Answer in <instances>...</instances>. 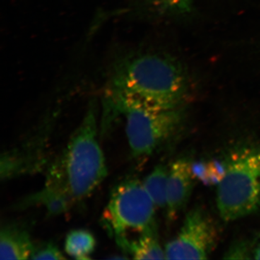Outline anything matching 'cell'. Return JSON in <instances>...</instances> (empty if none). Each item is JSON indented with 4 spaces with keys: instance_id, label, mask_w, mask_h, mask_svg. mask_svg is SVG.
I'll list each match as a JSON object with an SVG mask.
<instances>
[{
    "instance_id": "1",
    "label": "cell",
    "mask_w": 260,
    "mask_h": 260,
    "mask_svg": "<svg viewBox=\"0 0 260 260\" xmlns=\"http://www.w3.org/2000/svg\"><path fill=\"white\" fill-rule=\"evenodd\" d=\"M182 71L167 56L155 53H131L116 61L107 96L176 109L185 95Z\"/></svg>"
},
{
    "instance_id": "2",
    "label": "cell",
    "mask_w": 260,
    "mask_h": 260,
    "mask_svg": "<svg viewBox=\"0 0 260 260\" xmlns=\"http://www.w3.org/2000/svg\"><path fill=\"white\" fill-rule=\"evenodd\" d=\"M74 203L85 199L107 175L105 157L98 138L96 107L90 104L83 120L56 162Z\"/></svg>"
},
{
    "instance_id": "3",
    "label": "cell",
    "mask_w": 260,
    "mask_h": 260,
    "mask_svg": "<svg viewBox=\"0 0 260 260\" xmlns=\"http://www.w3.org/2000/svg\"><path fill=\"white\" fill-rule=\"evenodd\" d=\"M223 164L216 194L221 218L234 221L260 212V145L237 147Z\"/></svg>"
},
{
    "instance_id": "4",
    "label": "cell",
    "mask_w": 260,
    "mask_h": 260,
    "mask_svg": "<svg viewBox=\"0 0 260 260\" xmlns=\"http://www.w3.org/2000/svg\"><path fill=\"white\" fill-rule=\"evenodd\" d=\"M107 109L123 114L130 150L136 158L151 155L180 125L179 109H160L135 102L107 97Z\"/></svg>"
},
{
    "instance_id": "5",
    "label": "cell",
    "mask_w": 260,
    "mask_h": 260,
    "mask_svg": "<svg viewBox=\"0 0 260 260\" xmlns=\"http://www.w3.org/2000/svg\"><path fill=\"white\" fill-rule=\"evenodd\" d=\"M155 208L142 181L125 179L113 189L103 214V225L119 245L128 239L129 232H157Z\"/></svg>"
},
{
    "instance_id": "6",
    "label": "cell",
    "mask_w": 260,
    "mask_h": 260,
    "mask_svg": "<svg viewBox=\"0 0 260 260\" xmlns=\"http://www.w3.org/2000/svg\"><path fill=\"white\" fill-rule=\"evenodd\" d=\"M217 240L218 233L209 215L202 208H193L177 237L166 245V259H207Z\"/></svg>"
},
{
    "instance_id": "7",
    "label": "cell",
    "mask_w": 260,
    "mask_h": 260,
    "mask_svg": "<svg viewBox=\"0 0 260 260\" xmlns=\"http://www.w3.org/2000/svg\"><path fill=\"white\" fill-rule=\"evenodd\" d=\"M195 177L190 159H177L169 169L167 215L169 220L176 218L184 209L194 188Z\"/></svg>"
},
{
    "instance_id": "8",
    "label": "cell",
    "mask_w": 260,
    "mask_h": 260,
    "mask_svg": "<svg viewBox=\"0 0 260 260\" xmlns=\"http://www.w3.org/2000/svg\"><path fill=\"white\" fill-rule=\"evenodd\" d=\"M74 201L67 190L64 179L56 164H54L47 176L45 185L42 190L26 200L24 204H39L47 208L51 215L67 211Z\"/></svg>"
},
{
    "instance_id": "9",
    "label": "cell",
    "mask_w": 260,
    "mask_h": 260,
    "mask_svg": "<svg viewBox=\"0 0 260 260\" xmlns=\"http://www.w3.org/2000/svg\"><path fill=\"white\" fill-rule=\"evenodd\" d=\"M34 244L23 228L8 225L0 232V259H30Z\"/></svg>"
},
{
    "instance_id": "10",
    "label": "cell",
    "mask_w": 260,
    "mask_h": 260,
    "mask_svg": "<svg viewBox=\"0 0 260 260\" xmlns=\"http://www.w3.org/2000/svg\"><path fill=\"white\" fill-rule=\"evenodd\" d=\"M120 247L135 259H166L165 249L159 242L157 232L143 233L136 239H127Z\"/></svg>"
},
{
    "instance_id": "11",
    "label": "cell",
    "mask_w": 260,
    "mask_h": 260,
    "mask_svg": "<svg viewBox=\"0 0 260 260\" xmlns=\"http://www.w3.org/2000/svg\"><path fill=\"white\" fill-rule=\"evenodd\" d=\"M168 174L169 169L164 164H159L143 181L156 208H167Z\"/></svg>"
},
{
    "instance_id": "12",
    "label": "cell",
    "mask_w": 260,
    "mask_h": 260,
    "mask_svg": "<svg viewBox=\"0 0 260 260\" xmlns=\"http://www.w3.org/2000/svg\"><path fill=\"white\" fill-rule=\"evenodd\" d=\"M96 241L91 233L83 229L71 231L65 239L64 250L77 259H90L95 250Z\"/></svg>"
},
{
    "instance_id": "13",
    "label": "cell",
    "mask_w": 260,
    "mask_h": 260,
    "mask_svg": "<svg viewBox=\"0 0 260 260\" xmlns=\"http://www.w3.org/2000/svg\"><path fill=\"white\" fill-rule=\"evenodd\" d=\"M193 170L195 177L206 181L208 184H217L218 185L224 176L223 164L220 166L217 165L215 162L200 164L198 166V170L194 168Z\"/></svg>"
},
{
    "instance_id": "14",
    "label": "cell",
    "mask_w": 260,
    "mask_h": 260,
    "mask_svg": "<svg viewBox=\"0 0 260 260\" xmlns=\"http://www.w3.org/2000/svg\"><path fill=\"white\" fill-rule=\"evenodd\" d=\"M253 247L254 242H248L246 240L237 241V242L233 243L225 252L223 258L226 259H254Z\"/></svg>"
},
{
    "instance_id": "15",
    "label": "cell",
    "mask_w": 260,
    "mask_h": 260,
    "mask_svg": "<svg viewBox=\"0 0 260 260\" xmlns=\"http://www.w3.org/2000/svg\"><path fill=\"white\" fill-rule=\"evenodd\" d=\"M30 259L59 260L65 257L54 243L47 242L34 245Z\"/></svg>"
},
{
    "instance_id": "16",
    "label": "cell",
    "mask_w": 260,
    "mask_h": 260,
    "mask_svg": "<svg viewBox=\"0 0 260 260\" xmlns=\"http://www.w3.org/2000/svg\"><path fill=\"white\" fill-rule=\"evenodd\" d=\"M159 8L175 12H186L190 9L192 0H145Z\"/></svg>"
},
{
    "instance_id": "17",
    "label": "cell",
    "mask_w": 260,
    "mask_h": 260,
    "mask_svg": "<svg viewBox=\"0 0 260 260\" xmlns=\"http://www.w3.org/2000/svg\"><path fill=\"white\" fill-rule=\"evenodd\" d=\"M253 256L254 259L260 260V234L256 237L253 247Z\"/></svg>"
}]
</instances>
